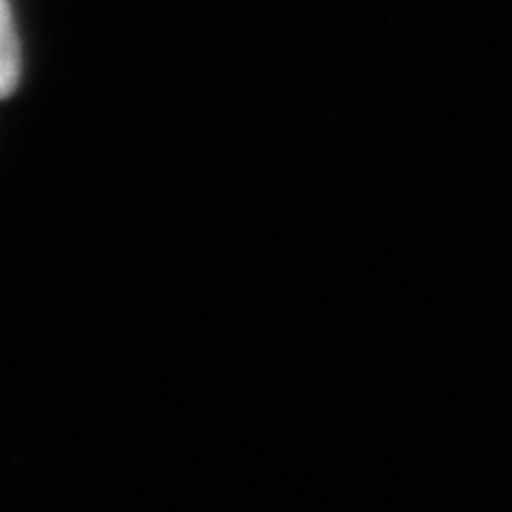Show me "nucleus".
I'll use <instances>...</instances> for the list:
<instances>
[{
  "label": "nucleus",
  "instance_id": "1",
  "mask_svg": "<svg viewBox=\"0 0 512 512\" xmlns=\"http://www.w3.org/2000/svg\"><path fill=\"white\" fill-rule=\"evenodd\" d=\"M21 81V42L8 0H0V100H8Z\"/></svg>",
  "mask_w": 512,
  "mask_h": 512
}]
</instances>
